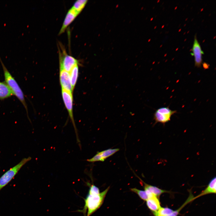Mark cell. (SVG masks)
Here are the masks:
<instances>
[{
  "label": "cell",
  "instance_id": "cell-4",
  "mask_svg": "<svg viewBox=\"0 0 216 216\" xmlns=\"http://www.w3.org/2000/svg\"><path fill=\"white\" fill-rule=\"evenodd\" d=\"M62 99L65 106L68 111L70 118L74 128L78 143L80 144L77 130L74 119L73 113V97L72 93L66 90L62 89Z\"/></svg>",
  "mask_w": 216,
  "mask_h": 216
},
{
  "label": "cell",
  "instance_id": "cell-17",
  "mask_svg": "<svg viewBox=\"0 0 216 216\" xmlns=\"http://www.w3.org/2000/svg\"><path fill=\"white\" fill-rule=\"evenodd\" d=\"M174 211L168 208L160 207L156 212L153 213L155 216H167L171 214Z\"/></svg>",
  "mask_w": 216,
  "mask_h": 216
},
{
  "label": "cell",
  "instance_id": "cell-21",
  "mask_svg": "<svg viewBox=\"0 0 216 216\" xmlns=\"http://www.w3.org/2000/svg\"><path fill=\"white\" fill-rule=\"evenodd\" d=\"M203 65L204 68H207L208 67V64L207 63H204L203 64Z\"/></svg>",
  "mask_w": 216,
  "mask_h": 216
},
{
  "label": "cell",
  "instance_id": "cell-22",
  "mask_svg": "<svg viewBox=\"0 0 216 216\" xmlns=\"http://www.w3.org/2000/svg\"><path fill=\"white\" fill-rule=\"evenodd\" d=\"M164 25L163 26H162L163 27L162 28H163V27H164Z\"/></svg>",
  "mask_w": 216,
  "mask_h": 216
},
{
  "label": "cell",
  "instance_id": "cell-18",
  "mask_svg": "<svg viewBox=\"0 0 216 216\" xmlns=\"http://www.w3.org/2000/svg\"><path fill=\"white\" fill-rule=\"evenodd\" d=\"M132 191L137 194L142 200L146 201L149 196L145 190H139L136 188H132L130 190Z\"/></svg>",
  "mask_w": 216,
  "mask_h": 216
},
{
  "label": "cell",
  "instance_id": "cell-8",
  "mask_svg": "<svg viewBox=\"0 0 216 216\" xmlns=\"http://www.w3.org/2000/svg\"><path fill=\"white\" fill-rule=\"evenodd\" d=\"M59 79L62 89L72 93V88L70 79V73L64 70L60 69Z\"/></svg>",
  "mask_w": 216,
  "mask_h": 216
},
{
  "label": "cell",
  "instance_id": "cell-9",
  "mask_svg": "<svg viewBox=\"0 0 216 216\" xmlns=\"http://www.w3.org/2000/svg\"><path fill=\"white\" fill-rule=\"evenodd\" d=\"M119 150V148H109L100 152H98L92 158L87 160L90 162L96 161H104L107 158L112 155Z\"/></svg>",
  "mask_w": 216,
  "mask_h": 216
},
{
  "label": "cell",
  "instance_id": "cell-5",
  "mask_svg": "<svg viewBox=\"0 0 216 216\" xmlns=\"http://www.w3.org/2000/svg\"><path fill=\"white\" fill-rule=\"evenodd\" d=\"M62 52L59 50L60 69L64 70L69 73L72 68L79 64L78 61L71 56L67 54L64 50Z\"/></svg>",
  "mask_w": 216,
  "mask_h": 216
},
{
  "label": "cell",
  "instance_id": "cell-1",
  "mask_svg": "<svg viewBox=\"0 0 216 216\" xmlns=\"http://www.w3.org/2000/svg\"><path fill=\"white\" fill-rule=\"evenodd\" d=\"M109 188V187L107 188L104 191L98 194H88L84 199L83 208L81 210H79L78 212L82 213L84 216H90L102 204Z\"/></svg>",
  "mask_w": 216,
  "mask_h": 216
},
{
  "label": "cell",
  "instance_id": "cell-7",
  "mask_svg": "<svg viewBox=\"0 0 216 216\" xmlns=\"http://www.w3.org/2000/svg\"><path fill=\"white\" fill-rule=\"evenodd\" d=\"M191 53L192 56L194 57L195 66L197 68H200L202 63V55L204 54L202 50L200 45L196 38V36L194 37V43Z\"/></svg>",
  "mask_w": 216,
  "mask_h": 216
},
{
  "label": "cell",
  "instance_id": "cell-10",
  "mask_svg": "<svg viewBox=\"0 0 216 216\" xmlns=\"http://www.w3.org/2000/svg\"><path fill=\"white\" fill-rule=\"evenodd\" d=\"M79 14L72 7L68 10L59 32L58 35H60L64 32L67 27L72 22Z\"/></svg>",
  "mask_w": 216,
  "mask_h": 216
},
{
  "label": "cell",
  "instance_id": "cell-12",
  "mask_svg": "<svg viewBox=\"0 0 216 216\" xmlns=\"http://www.w3.org/2000/svg\"><path fill=\"white\" fill-rule=\"evenodd\" d=\"M13 93L5 82L0 81V100H4L11 96Z\"/></svg>",
  "mask_w": 216,
  "mask_h": 216
},
{
  "label": "cell",
  "instance_id": "cell-16",
  "mask_svg": "<svg viewBox=\"0 0 216 216\" xmlns=\"http://www.w3.org/2000/svg\"><path fill=\"white\" fill-rule=\"evenodd\" d=\"M87 0H78L74 4L72 8L79 14L84 9L87 3Z\"/></svg>",
  "mask_w": 216,
  "mask_h": 216
},
{
  "label": "cell",
  "instance_id": "cell-3",
  "mask_svg": "<svg viewBox=\"0 0 216 216\" xmlns=\"http://www.w3.org/2000/svg\"><path fill=\"white\" fill-rule=\"evenodd\" d=\"M31 159L30 157L23 158L18 164L10 168L0 177V190L10 182L21 168Z\"/></svg>",
  "mask_w": 216,
  "mask_h": 216
},
{
  "label": "cell",
  "instance_id": "cell-20",
  "mask_svg": "<svg viewBox=\"0 0 216 216\" xmlns=\"http://www.w3.org/2000/svg\"><path fill=\"white\" fill-rule=\"evenodd\" d=\"M88 185H89V186L88 194H98L100 193L99 188L94 184H90L89 183H88Z\"/></svg>",
  "mask_w": 216,
  "mask_h": 216
},
{
  "label": "cell",
  "instance_id": "cell-2",
  "mask_svg": "<svg viewBox=\"0 0 216 216\" xmlns=\"http://www.w3.org/2000/svg\"><path fill=\"white\" fill-rule=\"evenodd\" d=\"M0 62L3 69L4 82L9 87L13 95H14L22 104L28 116L27 106L22 91L14 77L4 65L0 56Z\"/></svg>",
  "mask_w": 216,
  "mask_h": 216
},
{
  "label": "cell",
  "instance_id": "cell-19",
  "mask_svg": "<svg viewBox=\"0 0 216 216\" xmlns=\"http://www.w3.org/2000/svg\"><path fill=\"white\" fill-rule=\"evenodd\" d=\"M192 200V197L190 196L189 198L187 200V201H185L184 203L176 211H174L173 212H172L171 214L167 216H177L179 212L181 209H182L187 204Z\"/></svg>",
  "mask_w": 216,
  "mask_h": 216
},
{
  "label": "cell",
  "instance_id": "cell-14",
  "mask_svg": "<svg viewBox=\"0 0 216 216\" xmlns=\"http://www.w3.org/2000/svg\"><path fill=\"white\" fill-rule=\"evenodd\" d=\"M143 183L144 184L145 190L149 191L158 198L162 194L167 192L165 190L160 189L156 187L148 184L143 182Z\"/></svg>",
  "mask_w": 216,
  "mask_h": 216
},
{
  "label": "cell",
  "instance_id": "cell-6",
  "mask_svg": "<svg viewBox=\"0 0 216 216\" xmlns=\"http://www.w3.org/2000/svg\"><path fill=\"white\" fill-rule=\"evenodd\" d=\"M177 112L169 107H162L157 110L154 114V119L155 123L164 124L170 120L171 116Z\"/></svg>",
  "mask_w": 216,
  "mask_h": 216
},
{
  "label": "cell",
  "instance_id": "cell-13",
  "mask_svg": "<svg viewBox=\"0 0 216 216\" xmlns=\"http://www.w3.org/2000/svg\"><path fill=\"white\" fill-rule=\"evenodd\" d=\"M216 177H215L211 180L207 187L204 190L196 196L194 197V200L208 194H215L216 190Z\"/></svg>",
  "mask_w": 216,
  "mask_h": 216
},
{
  "label": "cell",
  "instance_id": "cell-11",
  "mask_svg": "<svg viewBox=\"0 0 216 216\" xmlns=\"http://www.w3.org/2000/svg\"><path fill=\"white\" fill-rule=\"evenodd\" d=\"M146 203L147 207L153 213L157 212L161 207L158 198L154 195L149 198L146 201Z\"/></svg>",
  "mask_w": 216,
  "mask_h": 216
},
{
  "label": "cell",
  "instance_id": "cell-15",
  "mask_svg": "<svg viewBox=\"0 0 216 216\" xmlns=\"http://www.w3.org/2000/svg\"><path fill=\"white\" fill-rule=\"evenodd\" d=\"M70 79L71 86L74 89L76 84L79 74L78 64L75 65L70 72Z\"/></svg>",
  "mask_w": 216,
  "mask_h": 216
}]
</instances>
